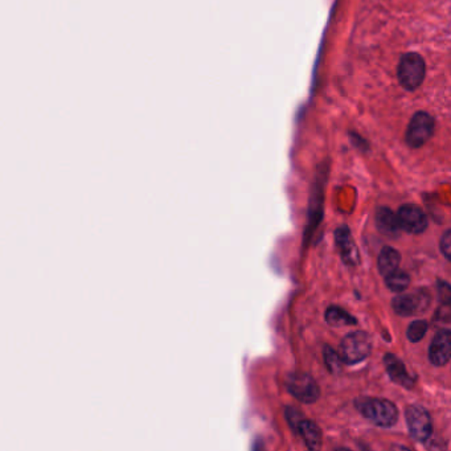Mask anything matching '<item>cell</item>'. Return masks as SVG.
<instances>
[{"label":"cell","instance_id":"1","mask_svg":"<svg viewBox=\"0 0 451 451\" xmlns=\"http://www.w3.org/2000/svg\"><path fill=\"white\" fill-rule=\"evenodd\" d=\"M355 405L361 415L380 428L396 425L398 412L396 405L384 398H359Z\"/></svg>","mask_w":451,"mask_h":451},{"label":"cell","instance_id":"2","mask_svg":"<svg viewBox=\"0 0 451 451\" xmlns=\"http://www.w3.org/2000/svg\"><path fill=\"white\" fill-rule=\"evenodd\" d=\"M426 64L421 54H405L398 64L397 78L401 86L406 91H417L425 78Z\"/></svg>","mask_w":451,"mask_h":451},{"label":"cell","instance_id":"3","mask_svg":"<svg viewBox=\"0 0 451 451\" xmlns=\"http://www.w3.org/2000/svg\"><path fill=\"white\" fill-rule=\"evenodd\" d=\"M372 349L371 338L362 331L348 334L340 344V359L345 364H358L365 360Z\"/></svg>","mask_w":451,"mask_h":451},{"label":"cell","instance_id":"4","mask_svg":"<svg viewBox=\"0 0 451 451\" xmlns=\"http://www.w3.org/2000/svg\"><path fill=\"white\" fill-rule=\"evenodd\" d=\"M434 118L426 111H418L413 115L406 130V143L412 148H419L433 135Z\"/></svg>","mask_w":451,"mask_h":451},{"label":"cell","instance_id":"5","mask_svg":"<svg viewBox=\"0 0 451 451\" xmlns=\"http://www.w3.org/2000/svg\"><path fill=\"white\" fill-rule=\"evenodd\" d=\"M290 393L305 404H312L321 397V389L316 381L305 372H294L288 379Z\"/></svg>","mask_w":451,"mask_h":451},{"label":"cell","instance_id":"6","mask_svg":"<svg viewBox=\"0 0 451 451\" xmlns=\"http://www.w3.org/2000/svg\"><path fill=\"white\" fill-rule=\"evenodd\" d=\"M405 419L409 433L415 441L425 442L433 432V424L428 410L419 405H412L405 412Z\"/></svg>","mask_w":451,"mask_h":451},{"label":"cell","instance_id":"7","mask_svg":"<svg viewBox=\"0 0 451 451\" xmlns=\"http://www.w3.org/2000/svg\"><path fill=\"white\" fill-rule=\"evenodd\" d=\"M429 305L430 295L425 290H417L412 294H398L392 301V307L400 316H412L424 312Z\"/></svg>","mask_w":451,"mask_h":451},{"label":"cell","instance_id":"8","mask_svg":"<svg viewBox=\"0 0 451 451\" xmlns=\"http://www.w3.org/2000/svg\"><path fill=\"white\" fill-rule=\"evenodd\" d=\"M398 225L400 229L410 233V235H419L424 233L428 228V217L422 208H419L415 204H405L398 209L397 215Z\"/></svg>","mask_w":451,"mask_h":451},{"label":"cell","instance_id":"9","mask_svg":"<svg viewBox=\"0 0 451 451\" xmlns=\"http://www.w3.org/2000/svg\"><path fill=\"white\" fill-rule=\"evenodd\" d=\"M451 356V335L450 331L441 329L435 334L429 347V360L435 367L446 365Z\"/></svg>","mask_w":451,"mask_h":451},{"label":"cell","instance_id":"10","mask_svg":"<svg viewBox=\"0 0 451 451\" xmlns=\"http://www.w3.org/2000/svg\"><path fill=\"white\" fill-rule=\"evenodd\" d=\"M384 365H385V369H386L389 378L393 380L396 384L406 388V389H412L415 386V378L410 376V373L406 371L405 364L402 362V360H400L397 356H395L393 354H386L384 356Z\"/></svg>","mask_w":451,"mask_h":451},{"label":"cell","instance_id":"11","mask_svg":"<svg viewBox=\"0 0 451 451\" xmlns=\"http://www.w3.org/2000/svg\"><path fill=\"white\" fill-rule=\"evenodd\" d=\"M335 240L336 245L339 246L344 262L347 265H356L359 262V253L358 248L352 241V235L347 227H340L335 232Z\"/></svg>","mask_w":451,"mask_h":451},{"label":"cell","instance_id":"12","mask_svg":"<svg viewBox=\"0 0 451 451\" xmlns=\"http://www.w3.org/2000/svg\"><path fill=\"white\" fill-rule=\"evenodd\" d=\"M376 225L382 235L388 237H397L400 235V225H398L397 216L393 213L392 209L386 207H381L376 212Z\"/></svg>","mask_w":451,"mask_h":451},{"label":"cell","instance_id":"13","mask_svg":"<svg viewBox=\"0 0 451 451\" xmlns=\"http://www.w3.org/2000/svg\"><path fill=\"white\" fill-rule=\"evenodd\" d=\"M298 433L302 435L307 448L310 450H319L322 446V432L319 426L310 421V419H302L301 424L298 425Z\"/></svg>","mask_w":451,"mask_h":451},{"label":"cell","instance_id":"14","mask_svg":"<svg viewBox=\"0 0 451 451\" xmlns=\"http://www.w3.org/2000/svg\"><path fill=\"white\" fill-rule=\"evenodd\" d=\"M401 262V254L392 246H385L380 252L378 258V268L382 275H388L397 270Z\"/></svg>","mask_w":451,"mask_h":451},{"label":"cell","instance_id":"15","mask_svg":"<svg viewBox=\"0 0 451 451\" xmlns=\"http://www.w3.org/2000/svg\"><path fill=\"white\" fill-rule=\"evenodd\" d=\"M325 322L332 327H343L356 325L358 319L342 307L331 306L325 311Z\"/></svg>","mask_w":451,"mask_h":451},{"label":"cell","instance_id":"16","mask_svg":"<svg viewBox=\"0 0 451 451\" xmlns=\"http://www.w3.org/2000/svg\"><path fill=\"white\" fill-rule=\"evenodd\" d=\"M385 284L388 289L395 291V292H402L409 288L410 284V277L405 271L395 270L388 275H385Z\"/></svg>","mask_w":451,"mask_h":451},{"label":"cell","instance_id":"17","mask_svg":"<svg viewBox=\"0 0 451 451\" xmlns=\"http://www.w3.org/2000/svg\"><path fill=\"white\" fill-rule=\"evenodd\" d=\"M428 328H429V325L426 321H415L406 329V338L412 343H418L426 335Z\"/></svg>","mask_w":451,"mask_h":451},{"label":"cell","instance_id":"18","mask_svg":"<svg viewBox=\"0 0 451 451\" xmlns=\"http://www.w3.org/2000/svg\"><path fill=\"white\" fill-rule=\"evenodd\" d=\"M323 358H325V365L329 369V372H332V373L339 372L343 361L340 359V356L335 352V349H332L329 345H325Z\"/></svg>","mask_w":451,"mask_h":451},{"label":"cell","instance_id":"19","mask_svg":"<svg viewBox=\"0 0 451 451\" xmlns=\"http://www.w3.org/2000/svg\"><path fill=\"white\" fill-rule=\"evenodd\" d=\"M286 418H288V422H289L291 429L294 432H297L298 430V425L303 419V415H302V413H299L295 408H288V410H286Z\"/></svg>","mask_w":451,"mask_h":451},{"label":"cell","instance_id":"20","mask_svg":"<svg viewBox=\"0 0 451 451\" xmlns=\"http://www.w3.org/2000/svg\"><path fill=\"white\" fill-rule=\"evenodd\" d=\"M441 251L443 253V255L446 257V259H451V232L446 231L443 235L441 237V242H439Z\"/></svg>","mask_w":451,"mask_h":451}]
</instances>
